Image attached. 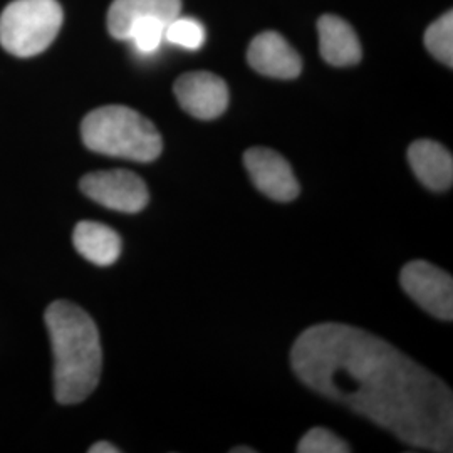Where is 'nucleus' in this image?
<instances>
[{"label": "nucleus", "mask_w": 453, "mask_h": 453, "mask_svg": "<svg viewBox=\"0 0 453 453\" xmlns=\"http://www.w3.org/2000/svg\"><path fill=\"white\" fill-rule=\"evenodd\" d=\"M166 24L157 17H145L133 24L130 35L127 41H131L133 46L142 54H153L160 48L165 39Z\"/></svg>", "instance_id": "dca6fc26"}, {"label": "nucleus", "mask_w": 453, "mask_h": 453, "mask_svg": "<svg viewBox=\"0 0 453 453\" xmlns=\"http://www.w3.org/2000/svg\"><path fill=\"white\" fill-rule=\"evenodd\" d=\"M165 39L175 46L185 49H200L205 42L203 26L192 17H177L166 24Z\"/></svg>", "instance_id": "2eb2a0df"}, {"label": "nucleus", "mask_w": 453, "mask_h": 453, "mask_svg": "<svg viewBox=\"0 0 453 453\" xmlns=\"http://www.w3.org/2000/svg\"><path fill=\"white\" fill-rule=\"evenodd\" d=\"M403 291L426 312L441 321L453 319V279L426 260L408 262L402 269Z\"/></svg>", "instance_id": "39448f33"}, {"label": "nucleus", "mask_w": 453, "mask_h": 453, "mask_svg": "<svg viewBox=\"0 0 453 453\" xmlns=\"http://www.w3.org/2000/svg\"><path fill=\"white\" fill-rule=\"evenodd\" d=\"M119 452V449H116L114 445L111 443H108V441H97L95 443L91 449H89V453H118Z\"/></svg>", "instance_id": "a211bd4d"}, {"label": "nucleus", "mask_w": 453, "mask_h": 453, "mask_svg": "<svg viewBox=\"0 0 453 453\" xmlns=\"http://www.w3.org/2000/svg\"><path fill=\"white\" fill-rule=\"evenodd\" d=\"M61 26L58 0H14L0 16V44L17 58H33L52 44Z\"/></svg>", "instance_id": "20e7f679"}, {"label": "nucleus", "mask_w": 453, "mask_h": 453, "mask_svg": "<svg viewBox=\"0 0 453 453\" xmlns=\"http://www.w3.org/2000/svg\"><path fill=\"white\" fill-rule=\"evenodd\" d=\"M82 194L111 211L138 213L148 205L150 195L143 180L130 170L95 172L82 177Z\"/></svg>", "instance_id": "423d86ee"}, {"label": "nucleus", "mask_w": 453, "mask_h": 453, "mask_svg": "<svg viewBox=\"0 0 453 453\" xmlns=\"http://www.w3.org/2000/svg\"><path fill=\"white\" fill-rule=\"evenodd\" d=\"M425 46L440 63L453 65V16L447 12L435 20L425 33Z\"/></svg>", "instance_id": "4468645a"}, {"label": "nucleus", "mask_w": 453, "mask_h": 453, "mask_svg": "<svg viewBox=\"0 0 453 453\" xmlns=\"http://www.w3.org/2000/svg\"><path fill=\"white\" fill-rule=\"evenodd\" d=\"M257 450L254 449H249V447H237V449H232L230 453H256Z\"/></svg>", "instance_id": "6ab92c4d"}, {"label": "nucleus", "mask_w": 453, "mask_h": 453, "mask_svg": "<svg viewBox=\"0 0 453 453\" xmlns=\"http://www.w3.org/2000/svg\"><path fill=\"white\" fill-rule=\"evenodd\" d=\"M82 143L91 151L150 163L160 157L162 134L145 116L128 106H103L82 119Z\"/></svg>", "instance_id": "7ed1b4c3"}, {"label": "nucleus", "mask_w": 453, "mask_h": 453, "mask_svg": "<svg viewBox=\"0 0 453 453\" xmlns=\"http://www.w3.org/2000/svg\"><path fill=\"white\" fill-rule=\"evenodd\" d=\"M243 166L257 190L271 200L288 203L299 195V183L289 162L271 148L256 146L243 153Z\"/></svg>", "instance_id": "0eeeda50"}, {"label": "nucleus", "mask_w": 453, "mask_h": 453, "mask_svg": "<svg viewBox=\"0 0 453 453\" xmlns=\"http://www.w3.org/2000/svg\"><path fill=\"white\" fill-rule=\"evenodd\" d=\"M180 11L181 0H114L108 12V31L116 39L127 41L136 20L157 17L170 24Z\"/></svg>", "instance_id": "9b49d317"}, {"label": "nucleus", "mask_w": 453, "mask_h": 453, "mask_svg": "<svg viewBox=\"0 0 453 453\" xmlns=\"http://www.w3.org/2000/svg\"><path fill=\"white\" fill-rule=\"evenodd\" d=\"M318 31L321 56L327 65L344 67L357 65L361 61L363 49L357 41V33L346 20L326 14L318 22Z\"/></svg>", "instance_id": "f8f14e48"}, {"label": "nucleus", "mask_w": 453, "mask_h": 453, "mask_svg": "<svg viewBox=\"0 0 453 453\" xmlns=\"http://www.w3.org/2000/svg\"><path fill=\"white\" fill-rule=\"evenodd\" d=\"M297 453H349L351 447L326 428H312L297 443Z\"/></svg>", "instance_id": "f3484780"}, {"label": "nucleus", "mask_w": 453, "mask_h": 453, "mask_svg": "<svg viewBox=\"0 0 453 453\" xmlns=\"http://www.w3.org/2000/svg\"><path fill=\"white\" fill-rule=\"evenodd\" d=\"M291 365L308 388L406 445L452 452V391L387 341L348 324H316L294 342Z\"/></svg>", "instance_id": "f257e3e1"}, {"label": "nucleus", "mask_w": 453, "mask_h": 453, "mask_svg": "<svg viewBox=\"0 0 453 453\" xmlns=\"http://www.w3.org/2000/svg\"><path fill=\"white\" fill-rule=\"evenodd\" d=\"M408 162L417 179L434 192H445L453 183L452 153L434 140H418L408 148Z\"/></svg>", "instance_id": "9d476101"}, {"label": "nucleus", "mask_w": 453, "mask_h": 453, "mask_svg": "<svg viewBox=\"0 0 453 453\" xmlns=\"http://www.w3.org/2000/svg\"><path fill=\"white\" fill-rule=\"evenodd\" d=\"M73 242L84 259L103 267L114 264L121 254V237L111 226L99 222H80L74 228Z\"/></svg>", "instance_id": "ddd939ff"}, {"label": "nucleus", "mask_w": 453, "mask_h": 453, "mask_svg": "<svg viewBox=\"0 0 453 453\" xmlns=\"http://www.w3.org/2000/svg\"><path fill=\"white\" fill-rule=\"evenodd\" d=\"M247 61L260 74L275 80H294L303 71V61L297 50L280 35L267 31L250 42Z\"/></svg>", "instance_id": "1a4fd4ad"}, {"label": "nucleus", "mask_w": 453, "mask_h": 453, "mask_svg": "<svg viewBox=\"0 0 453 453\" xmlns=\"http://www.w3.org/2000/svg\"><path fill=\"white\" fill-rule=\"evenodd\" d=\"M180 106L196 119H215L228 106L226 81L207 71L187 73L173 86Z\"/></svg>", "instance_id": "6e6552de"}, {"label": "nucleus", "mask_w": 453, "mask_h": 453, "mask_svg": "<svg viewBox=\"0 0 453 453\" xmlns=\"http://www.w3.org/2000/svg\"><path fill=\"white\" fill-rule=\"evenodd\" d=\"M54 355V395L61 405L84 402L101 378L103 353L96 324L84 309L56 301L46 311Z\"/></svg>", "instance_id": "f03ea898"}]
</instances>
